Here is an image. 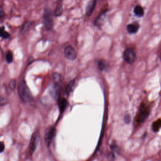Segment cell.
Masks as SVG:
<instances>
[{
	"instance_id": "1",
	"label": "cell",
	"mask_w": 161,
	"mask_h": 161,
	"mask_svg": "<svg viewBox=\"0 0 161 161\" xmlns=\"http://www.w3.org/2000/svg\"><path fill=\"white\" fill-rule=\"evenodd\" d=\"M18 93L21 100L25 103H30L33 100L31 92L24 80L21 81L18 85Z\"/></svg>"
},
{
	"instance_id": "2",
	"label": "cell",
	"mask_w": 161,
	"mask_h": 161,
	"mask_svg": "<svg viewBox=\"0 0 161 161\" xmlns=\"http://www.w3.org/2000/svg\"><path fill=\"white\" fill-rule=\"evenodd\" d=\"M44 23L46 30H50L52 29L53 26V14L52 11L49 8L44 9Z\"/></svg>"
},
{
	"instance_id": "3",
	"label": "cell",
	"mask_w": 161,
	"mask_h": 161,
	"mask_svg": "<svg viewBox=\"0 0 161 161\" xmlns=\"http://www.w3.org/2000/svg\"><path fill=\"white\" fill-rule=\"evenodd\" d=\"M39 142H40L39 134L38 132H34L31 136L29 144V151L31 155L33 154Z\"/></svg>"
},
{
	"instance_id": "4",
	"label": "cell",
	"mask_w": 161,
	"mask_h": 161,
	"mask_svg": "<svg viewBox=\"0 0 161 161\" xmlns=\"http://www.w3.org/2000/svg\"><path fill=\"white\" fill-rule=\"evenodd\" d=\"M124 59L128 64H132L134 61L136 55L134 52L131 49H127L123 53Z\"/></svg>"
},
{
	"instance_id": "5",
	"label": "cell",
	"mask_w": 161,
	"mask_h": 161,
	"mask_svg": "<svg viewBox=\"0 0 161 161\" xmlns=\"http://www.w3.org/2000/svg\"><path fill=\"white\" fill-rule=\"evenodd\" d=\"M64 55L65 57L70 60L73 61L76 59L77 53L72 46H67L64 50Z\"/></svg>"
},
{
	"instance_id": "6",
	"label": "cell",
	"mask_w": 161,
	"mask_h": 161,
	"mask_svg": "<svg viewBox=\"0 0 161 161\" xmlns=\"http://www.w3.org/2000/svg\"><path fill=\"white\" fill-rule=\"evenodd\" d=\"M55 133H56V129L54 127H52L46 133L44 137V141L46 146H50V145L52 143Z\"/></svg>"
},
{
	"instance_id": "7",
	"label": "cell",
	"mask_w": 161,
	"mask_h": 161,
	"mask_svg": "<svg viewBox=\"0 0 161 161\" xmlns=\"http://www.w3.org/2000/svg\"><path fill=\"white\" fill-rule=\"evenodd\" d=\"M61 87L59 84L55 83L54 85L53 86L52 88L50 90V95L55 100L58 99L59 98L60 95Z\"/></svg>"
},
{
	"instance_id": "8",
	"label": "cell",
	"mask_w": 161,
	"mask_h": 161,
	"mask_svg": "<svg viewBox=\"0 0 161 161\" xmlns=\"http://www.w3.org/2000/svg\"><path fill=\"white\" fill-rule=\"evenodd\" d=\"M149 114V111L145 107H142L140 110L138 116V120L140 123H143L147 119Z\"/></svg>"
},
{
	"instance_id": "9",
	"label": "cell",
	"mask_w": 161,
	"mask_h": 161,
	"mask_svg": "<svg viewBox=\"0 0 161 161\" xmlns=\"http://www.w3.org/2000/svg\"><path fill=\"white\" fill-rule=\"evenodd\" d=\"M97 4V0H90L86 9V16L89 17L92 15Z\"/></svg>"
},
{
	"instance_id": "10",
	"label": "cell",
	"mask_w": 161,
	"mask_h": 161,
	"mask_svg": "<svg viewBox=\"0 0 161 161\" xmlns=\"http://www.w3.org/2000/svg\"><path fill=\"white\" fill-rule=\"evenodd\" d=\"M139 29V26L138 24H130L127 27V30L128 32L130 34H135L137 32Z\"/></svg>"
},
{
	"instance_id": "11",
	"label": "cell",
	"mask_w": 161,
	"mask_h": 161,
	"mask_svg": "<svg viewBox=\"0 0 161 161\" xmlns=\"http://www.w3.org/2000/svg\"><path fill=\"white\" fill-rule=\"evenodd\" d=\"M68 102L65 98H62L59 100V107L61 113H63L65 110L66 108L68 107Z\"/></svg>"
},
{
	"instance_id": "12",
	"label": "cell",
	"mask_w": 161,
	"mask_h": 161,
	"mask_svg": "<svg viewBox=\"0 0 161 161\" xmlns=\"http://www.w3.org/2000/svg\"><path fill=\"white\" fill-rule=\"evenodd\" d=\"M134 12L138 17H142L144 15V11L143 8L140 5H136L134 9Z\"/></svg>"
},
{
	"instance_id": "13",
	"label": "cell",
	"mask_w": 161,
	"mask_h": 161,
	"mask_svg": "<svg viewBox=\"0 0 161 161\" xmlns=\"http://www.w3.org/2000/svg\"><path fill=\"white\" fill-rule=\"evenodd\" d=\"M63 12V7L61 3H58L56 9L54 11V15L55 17L60 16Z\"/></svg>"
},
{
	"instance_id": "14",
	"label": "cell",
	"mask_w": 161,
	"mask_h": 161,
	"mask_svg": "<svg viewBox=\"0 0 161 161\" xmlns=\"http://www.w3.org/2000/svg\"><path fill=\"white\" fill-rule=\"evenodd\" d=\"M0 34H1V37L2 38L8 39L10 38V34L5 30V28L3 27L1 28Z\"/></svg>"
},
{
	"instance_id": "15",
	"label": "cell",
	"mask_w": 161,
	"mask_h": 161,
	"mask_svg": "<svg viewBox=\"0 0 161 161\" xmlns=\"http://www.w3.org/2000/svg\"><path fill=\"white\" fill-rule=\"evenodd\" d=\"M74 83H75L74 80H72L68 84V86L67 87L66 89V94L67 95H69V94L71 92V90H72L73 86H74Z\"/></svg>"
},
{
	"instance_id": "16",
	"label": "cell",
	"mask_w": 161,
	"mask_h": 161,
	"mask_svg": "<svg viewBox=\"0 0 161 161\" xmlns=\"http://www.w3.org/2000/svg\"><path fill=\"white\" fill-rule=\"evenodd\" d=\"M6 59L8 63L11 64L13 61V55H12V53L8 51L6 55Z\"/></svg>"
},
{
	"instance_id": "17",
	"label": "cell",
	"mask_w": 161,
	"mask_h": 161,
	"mask_svg": "<svg viewBox=\"0 0 161 161\" xmlns=\"http://www.w3.org/2000/svg\"><path fill=\"white\" fill-rule=\"evenodd\" d=\"M53 78L55 83L56 84H59L61 81V76L58 73H55L53 76Z\"/></svg>"
},
{
	"instance_id": "18",
	"label": "cell",
	"mask_w": 161,
	"mask_h": 161,
	"mask_svg": "<svg viewBox=\"0 0 161 161\" xmlns=\"http://www.w3.org/2000/svg\"><path fill=\"white\" fill-rule=\"evenodd\" d=\"M161 126V120H157L154 123V125L153 126V128L154 131H157L159 130V128Z\"/></svg>"
},
{
	"instance_id": "19",
	"label": "cell",
	"mask_w": 161,
	"mask_h": 161,
	"mask_svg": "<svg viewBox=\"0 0 161 161\" xmlns=\"http://www.w3.org/2000/svg\"><path fill=\"white\" fill-rule=\"evenodd\" d=\"M30 25H31V24H30V23L29 22L26 23L23 25L22 28L21 30V33L22 34L26 32L27 30H28V29L29 28Z\"/></svg>"
},
{
	"instance_id": "20",
	"label": "cell",
	"mask_w": 161,
	"mask_h": 161,
	"mask_svg": "<svg viewBox=\"0 0 161 161\" xmlns=\"http://www.w3.org/2000/svg\"><path fill=\"white\" fill-rule=\"evenodd\" d=\"M106 67V65H105V62L103 60L100 61L98 62V67L99 69H100L101 71H103L105 68Z\"/></svg>"
},
{
	"instance_id": "21",
	"label": "cell",
	"mask_w": 161,
	"mask_h": 161,
	"mask_svg": "<svg viewBox=\"0 0 161 161\" xmlns=\"http://www.w3.org/2000/svg\"><path fill=\"white\" fill-rule=\"evenodd\" d=\"M15 87H16V81L15 80H12L10 82V84H9V87L11 90H13L15 89Z\"/></svg>"
},
{
	"instance_id": "22",
	"label": "cell",
	"mask_w": 161,
	"mask_h": 161,
	"mask_svg": "<svg viewBox=\"0 0 161 161\" xmlns=\"http://www.w3.org/2000/svg\"><path fill=\"white\" fill-rule=\"evenodd\" d=\"M125 121L126 123H129L130 121V117L129 115H126L125 116Z\"/></svg>"
},
{
	"instance_id": "23",
	"label": "cell",
	"mask_w": 161,
	"mask_h": 161,
	"mask_svg": "<svg viewBox=\"0 0 161 161\" xmlns=\"http://www.w3.org/2000/svg\"><path fill=\"white\" fill-rule=\"evenodd\" d=\"M5 145L3 144V142H1V144H0V151H1V153H2L3 151V150H5Z\"/></svg>"
},
{
	"instance_id": "24",
	"label": "cell",
	"mask_w": 161,
	"mask_h": 161,
	"mask_svg": "<svg viewBox=\"0 0 161 161\" xmlns=\"http://www.w3.org/2000/svg\"><path fill=\"white\" fill-rule=\"evenodd\" d=\"M3 16H4V12H3V11H2V8L1 7V18H2Z\"/></svg>"
},
{
	"instance_id": "25",
	"label": "cell",
	"mask_w": 161,
	"mask_h": 161,
	"mask_svg": "<svg viewBox=\"0 0 161 161\" xmlns=\"http://www.w3.org/2000/svg\"><path fill=\"white\" fill-rule=\"evenodd\" d=\"M58 1V3H61L63 0H57Z\"/></svg>"
}]
</instances>
